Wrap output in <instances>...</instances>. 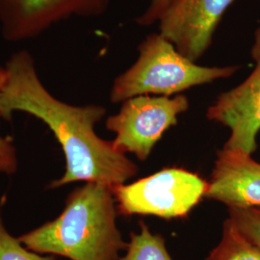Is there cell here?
Masks as SVG:
<instances>
[{"label":"cell","mask_w":260,"mask_h":260,"mask_svg":"<svg viewBox=\"0 0 260 260\" xmlns=\"http://www.w3.org/2000/svg\"><path fill=\"white\" fill-rule=\"evenodd\" d=\"M234 0H169L158 19L159 33L193 62L205 55Z\"/></svg>","instance_id":"ba28073f"},{"label":"cell","mask_w":260,"mask_h":260,"mask_svg":"<svg viewBox=\"0 0 260 260\" xmlns=\"http://www.w3.org/2000/svg\"><path fill=\"white\" fill-rule=\"evenodd\" d=\"M5 70L0 118L10 121L15 112L29 114L47 124L63 149L65 173L50 188L78 181L114 188L137 176V165L95 133L96 123L106 114L103 106H75L56 99L41 81L27 50L15 52Z\"/></svg>","instance_id":"6da1fadb"},{"label":"cell","mask_w":260,"mask_h":260,"mask_svg":"<svg viewBox=\"0 0 260 260\" xmlns=\"http://www.w3.org/2000/svg\"><path fill=\"white\" fill-rule=\"evenodd\" d=\"M205 260H260V248L247 239L228 218L222 238Z\"/></svg>","instance_id":"30bf717a"},{"label":"cell","mask_w":260,"mask_h":260,"mask_svg":"<svg viewBox=\"0 0 260 260\" xmlns=\"http://www.w3.org/2000/svg\"><path fill=\"white\" fill-rule=\"evenodd\" d=\"M0 260H56L54 255H43L28 250L4 226L0 217Z\"/></svg>","instance_id":"7c38bea8"},{"label":"cell","mask_w":260,"mask_h":260,"mask_svg":"<svg viewBox=\"0 0 260 260\" xmlns=\"http://www.w3.org/2000/svg\"><path fill=\"white\" fill-rule=\"evenodd\" d=\"M207 181L183 168H165L130 184L112 188L121 215H151L165 220L185 218L205 198Z\"/></svg>","instance_id":"277c9868"},{"label":"cell","mask_w":260,"mask_h":260,"mask_svg":"<svg viewBox=\"0 0 260 260\" xmlns=\"http://www.w3.org/2000/svg\"><path fill=\"white\" fill-rule=\"evenodd\" d=\"M205 198L228 208L260 207V163L251 155L220 149Z\"/></svg>","instance_id":"9c48e42d"},{"label":"cell","mask_w":260,"mask_h":260,"mask_svg":"<svg viewBox=\"0 0 260 260\" xmlns=\"http://www.w3.org/2000/svg\"><path fill=\"white\" fill-rule=\"evenodd\" d=\"M119 260H173L168 252L166 241L161 234L153 233L144 221L139 232L130 233L125 254Z\"/></svg>","instance_id":"8fae6325"},{"label":"cell","mask_w":260,"mask_h":260,"mask_svg":"<svg viewBox=\"0 0 260 260\" xmlns=\"http://www.w3.org/2000/svg\"><path fill=\"white\" fill-rule=\"evenodd\" d=\"M251 57L255 67L241 84L220 93L207 109L206 118L231 131L223 149L251 155L257 149L260 131V27L254 32Z\"/></svg>","instance_id":"8992f818"},{"label":"cell","mask_w":260,"mask_h":260,"mask_svg":"<svg viewBox=\"0 0 260 260\" xmlns=\"http://www.w3.org/2000/svg\"><path fill=\"white\" fill-rule=\"evenodd\" d=\"M5 67H0V93L6 81ZM1 119V118H0ZM18 169L17 150L11 139L0 134V174L13 175Z\"/></svg>","instance_id":"5bb4252c"},{"label":"cell","mask_w":260,"mask_h":260,"mask_svg":"<svg viewBox=\"0 0 260 260\" xmlns=\"http://www.w3.org/2000/svg\"><path fill=\"white\" fill-rule=\"evenodd\" d=\"M110 0H0V31L9 43L39 37L71 17L103 15Z\"/></svg>","instance_id":"52a82bcc"},{"label":"cell","mask_w":260,"mask_h":260,"mask_svg":"<svg viewBox=\"0 0 260 260\" xmlns=\"http://www.w3.org/2000/svg\"><path fill=\"white\" fill-rule=\"evenodd\" d=\"M138 52L136 62L114 80L111 103H123L138 95H177L196 86L229 78L240 69V66L198 65L159 32L145 38Z\"/></svg>","instance_id":"3957f363"},{"label":"cell","mask_w":260,"mask_h":260,"mask_svg":"<svg viewBox=\"0 0 260 260\" xmlns=\"http://www.w3.org/2000/svg\"><path fill=\"white\" fill-rule=\"evenodd\" d=\"M118 208L112 188L85 183L66 200L54 220L19 237L28 250L71 260H119L127 243L117 225Z\"/></svg>","instance_id":"7a4b0ae2"},{"label":"cell","mask_w":260,"mask_h":260,"mask_svg":"<svg viewBox=\"0 0 260 260\" xmlns=\"http://www.w3.org/2000/svg\"><path fill=\"white\" fill-rule=\"evenodd\" d=\"M229 218L247 239L260 248V207L229 208Z\"/></svg>","instance_id":"4fadbf2b"},{"label":"cell","mask_w":260,"mask_h":260,"mask_svg":"<svg viewBox=\"0 0 260 260\" xmlns=\"http://www.w3.org/2000/svg\"><path fill=\"white\" fill-rule=\"evenodd\" d=\"M168 1L169 0H150L149 7L137 18L136 22L141 26H149L154 22H157Z\"/></svg>","instance_id":"9a60e30c"},{"label":"cell","mask_w":260,"mask_h":260,"mask_svg":"<svg viewBox=\"0 0 260 260\" xmlns=\"http://www.w3.org/2000/svg\"><path fill=\"white\" fill-rule=\"evenodd\" d=\"M184 94L175 96L138 95L122 103L120 111L106 120V128L116 134L113 147L121 153H133L141 161L149 158L154 146L178 116L189 109Z\"/></svg>","instance_id":"5b68a950"}]
</instances>
